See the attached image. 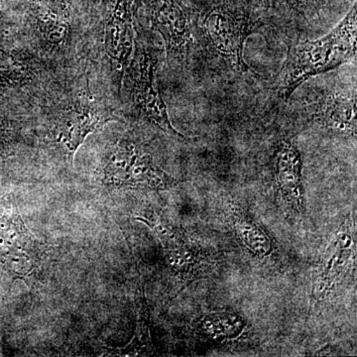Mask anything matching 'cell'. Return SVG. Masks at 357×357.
<instances>
[{
    "mask_svg": "<svg viewBox=\"0 0 357 357\" xmlns=\"http://www.w3.org/2000/svg\"><path fill=\"white\" fill-rule=\"evenodd\" d=\"M158 56V51L153 46L139 37L135 39L132 58L124 75L128 81L129 100L141 119L173 137L185 139V136L172 126L166 103L157 88Z\"/></svg>",
    "mask_w": 357,
    "mask_h": 357,
    "instance_id": "3957f363",
    "label": "cell"
},
{
    "mask_svg": "<svg viewBox=\"0 0 357 357\" xmlns=\"http://www.w3.org/2000/svg\"><path fill=\"white\" fill-rule=\"evenodd\" d=\"M103 182L112 188L160 191L170 187L174 180L140 145L123 138L109 148L103 167Z\"/></svg>",
    "mask_w": 357,
    "mask_h": 357,
    "instance_id": "277c9868",
    "label": "cell"
},
{
    "mask_svg": "<svg viewBox=\"0 0 357 357\" xmlns=\"http://www.w3.org/2000/svg\"><path fill=\"white\" fill-rule=\"evenodd\" d=\"M296 13L309 20L314 16L319 17L321 9L328 4V0H283Z\"/></svg>",
    "mask_w": 357,
    "mask_h": 357,
    "instance_id": "d6986e66",
    "label": "cell"
},
{
    "mask_svg": "<svg viewBox=\"0 0 357 357\" xmlns=\"http://www.w3.org/2000/svg\"><path fill=\"white\" fill-rule=\"evenodd\" d=\"M43 243L25 227L17 208L13 206L0 222V257L14 278L30 276L41 264Z\"/></svg>",
    "mask_w": 357,
    "mask_h": 357,
    "instance_id": "8992f818",
    "label": "cell"
},
{
    "mask_svg": "<svg viewBox=\"0 0 357 357\" xmlns=\"http://www.w3.org/2000/svg\"><path fill=\"white\" fill-rule=\"evenodd\" d=\"M105 51L121 88L135 46L138 0H105Z\"/></svg>",
    "mask_w": 357,
    "mask_h": 357,
    "instance_id": "5b68a950",
    "label": "cell"
},
{
    "mask_svg": "<svg viewBox=\"0 0 357 357\" xmlns=\"http://www.w3.org/2000/svg\"><path fill=\"white\" fill-rule=\"evenodd\" d=\"M34 28L52 49L65 48L72 35L73 15L69 0H31Z\"/></svg>",
    "mask_w": 357,
    "mask_h": 357,
    "instance_id": "8fae6325",
    "label": "cell"
},
{
    "mask_svg": "<svg viewBox=\"0 0 357 357\" xmlns=\"http://www.w3.org/2000/svg\"><path fill=\"white\" fill-rule=\"evenodd\" d=\"M137 312V323L132 340L126 347L117 349V356H149L156 352L150 335V312L143 286L138 295Z\"/></svg>",
    "mask_w": 357,
    "mask_h": 357,
    "instance_id": "9a60e30c",
    "label": "cell"
},
{
    "mask_svg": "<svg viewBox=\"0 0 357 357\" xmlns=\"http://www.w3.org/2000/svg\"><path fill=\"white\" fill-rule=\"evenodd\" d=\"M165 253L169 266L182 280H194L203 269V256L198 250L190 248L188 243L178 248L165 250Z\"/></svg>",
    "mask_w": 357,
    "mask_h": 357,
    "instance_id": "e0dca14e",
    "label": "cell"
},
{
    "mask_svg": "<svg viewBox=\"0 0 357 357\" xmlns=\"http://www.w3.org/2000/svg\"><path fill=\"white\" fill-rule=\"evenodd\" d=\"M356 250L354 229L345 223L333 236L324 256L321 271L312 287V297L317 302L326 300L344 276Z\"/></svg>",
    "mask_w": 357,
    "mask_h": 357,
    "instance_id": "30bf717a",
    "label": "cell"
},
{
    "mask_svg": "<svg viewBox=\"0 0 357 357\" xmlns=\"http://www.w3.org/2000/svg\"><path fill=\"white\" fill-rule=\"evenodd\" d=\"M245 328V321L238 314L229 312H213L201 321V332L211 340H232L239 337Z\"/></svg>",
    "mask_w": 357,
    "mask_h": 357,
    "instance_id": "2e32d148",
    "label": "cell"
},
{
    "mask_svg": "<svg viewBox=\"0 0 357 357\" xmlns=\"http://www.w3.org/2000/svg\"><path fill=\"white\" fill-rule=\"evenodd\" d=\"M136 220L145 223L153 230L165 250L178 248L187 244V239L183 232L156 211H146L142 215H137Z\"/></svg>",
    "mask_w": 357,
    "mask_h": 357,
    "instance_id": "ac0fdd59",
    "label": "cell"
},
{
    "mask_svg": "<svg viewBox=\"0 0 357 357\" xmlns=\"http://www.w3.org/2000/svg\"><path fill=\"white\" fill-rule=\"evenodd\" d=\"M36 77V63L29 54L15 49H0V83L20 88L33 83Z\"/></svg>",
    "mask_w": 357,
    "mask_h": 357,
    "instance_id": "4fadbf2b",
    "label": "cell"
},
{
    "mask_svg": "<svg viewBox=\"0 0 357 357\" xmlns=\"http://www.w3.org/2000/svg\"><path fill=\"white\" fill-rule=\"evenodd\" d=\"M152 28L165 44L167 58L183 63L189 57L192 37L187 11L178 0H145Z\"/></svg>",
    "mask_w": 357,
    "mask_h": 357,
    "instance_id": "52a82bcc",
    "label": "cell"
},
{
    "mask_svg": "<svg viewBox=\"0 0 357 357\" xmlns=\"http://www.w3.org/2000/svg\"><path fill=\"white\" fill-rule=\"evenodd\" d=\"M15 140L16 133L10 122L0 116V160L11 154Z\"/></svg>",
    "mask_w": 357,
    "mask_h": 357,
    "instance_id": "ffe728a7",
    "label": "cell"
},
{
    "mask_svg": "<svg viewBox=\"0 0 357 357\" xmlns=\"http://www.w3.org/2000/svg\"><path fill=\"white\" fill-rule=\"evenodd\" d=\"M356 89H326L310 100L307 115L328 132L356 137Z\"/></svg>",
    "mask_w": 357,
    "mask_h": 357,
    "instance_id": "ba28073f",
    "label": "cell"
},
{
    "mask_svg": "<svg viewBox=\"0 0 357 357\" xmlns=\"http://www.w3.org/2000/svg\"><path fill=\"white\" fill-rule=\"evenodd\" d=\"M115 116L105 107L89 100L72 103L60 114L56 121L55 139L64 147L70 161L89 134L95 132Z\"/></svg>",
    "mask_w": 357,
    "mask_h": 357,
    "instance_id": "9c48e42d",
    "label": "cell"
},
{
    "mask_svg": "<svg viewBox=\"0 0 357 357\" xmlns=\"http://www.w3.org/2000/svg\"><path fill=\"white\" fill-rule=\"evenodd\" d=\"M356 3L325 36L291 45L276 79V91L288 100L307 79L337 69L356 56Z\"/></svg>",
    "mask_w": 357,
    "mask_h": 357,
    "instance_id": "6da1fadb",
    "label": "cell"
},
{
    "mask_svg": "<svg viewBox=\"0 0 357 357\" xmlns=\"http://www.w3.org/2000/svg\"><path fill=\"white\" fill-rule=\"evenodd\" d=\"M231 225L237 239L244 248L260 259L274 255L272 239L255 222L239 213H232Z\"/></svg>",
    "mask_w": 357,
    "mask_h": 357,
    "instance_id": "5bb4252c",
    "label": "cell"
},
{
    "mask_svg": "<svg viewBox=\"0 0 357 357\" xmlns=\"http://www.w3.org/2000/svg\"><path fill=\"white\" fill-rule=\"evenodd\" d=\"M199 25L204 44L227 69L237 74L248 72L244 46L255 22L241 0H215L201 13Z\"/></svg>",
    "mask_w": 357,
    "mask_h": 357,
    "instance_id": "7a4b0ae2",
    "label": "cell"
},
{
    "mask_svg": "<svg viewBox=\"0 0 357 357\" xmlns=\"http://www.w3.org/2000/svg\"><path fill=\"white\" fill-rule=\"evenodd\" d=\"M302 168L297 146L291 141L282 140L275 153V183L284 201L298 211H302L304 204Z\"/></svg>",
    "mask_w": 357,
    "mask_h": 357,
    "instance_id": "7c38bea8",
    "label": "cell"
}]
</instances>
